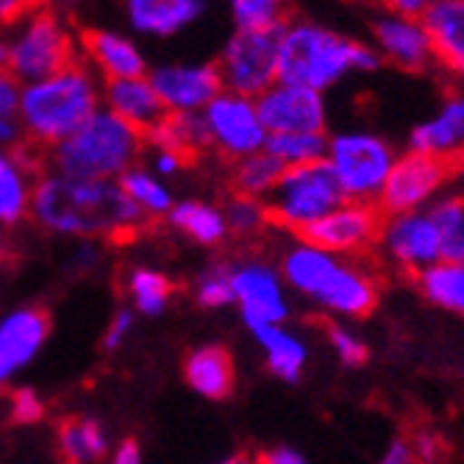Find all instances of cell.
I'll return each mask as SVG.
<instances>
[{
	"instance_id": "1",
	"label": "cell",
	"mask_w": 464,
	"mask_h": 464,
	"mask_svg": "<svg viewBox=\"0 0 464 464\" xmlns=\"http://www.w3.org/2000/svg\"><path fill=\"white\" fill-rule=\"evenodd\" d=\"M39 228L75 239H134L150 220L125 195L117 179H78L42 167L31 215Z\"/></svg>"
},
{
	"instance_id": "2",
	"label": "cell",
	"mask_w": 464,
	"mask_h": 464,
	"mask_svg": "<svg viewBox=\"0 0 464 464\" xmlns=\"http://www.w3.org/2000/svg\"><path fill=\"white\" fill-rule=\"evenodd\" d=\"M101 106L103 78L87 59H78L45 78L28 81L20 92V122L25 140L45 153L81 129Z\"/></svg>"
},
{
	"instance_id": "3",
	"label": "cell",
	"mask_w": 464,
	"mask_h": 464,
	"mask_svg": "<svg viewBox=\"0 0 464 464\" xmlns=\"http://www.w3.org/2000/svg\"><path fill=\"white\" fill-rule=\"evenodd\" d=\"M145 131L101 106L87 122L45 150V167L78 179H120L140 161Z\"/></svg>"
},
{
	"instance_id": "4",
	"label": "cell",
	"mask_w": 464,
	"mask_h": 464,
	"mask_svg": "<svg viewBox=\"0 0 464 464\" xmlns=\"http://www.w3.org/2000/svg\"><path fill=\"white\" fill-rule=\"evenodd\" d=\"M382 64L370 48L343 39L320 25L286 23L278 36V81L325 90L345 70H375Z\"/></svg>"
},
{
	"instance_id": "5",
	"label": "cell",
	"mask_w": 464,
	"mask_h": 464,
	"mask_svg": "<svg viewBox=\"0 0 464 464\" xmlns=\"http://www.w3.org/2000/svg\"><path fill=\"white\" fill-rule=\"evenodd\" d=\"M81 59V42L59 12L39 4L12 25L9 34V72L20 81L45 78Z\"/></svg>"
},
{
	"instance_id": "6",
	"label": "cell",
	"mask_w": 464,
	"mask_h": 464,
	"mask_svg": "<svg viewBox=\"0 0 464 464\" xmlns=\"http://www.w3.org/2000/svg\"><path fill=\"white\" fill-rule=\"evenodd\" d=\"M345 200V189L336 179L328 159H314L304 164H289L273 192L265 198L267 223L276 228H289L292 234L312 220L328 215Z\"/></svg>"
},
{
	"instance_id": "7",
	"label": "cell",
	"mask_w": 464,
	"mask_h": 464,
	"mask_svg": "<svg viewBox=\"0 0 464 464\" xmlns=\"http://www.w3.org/2000/svg\"><path fill=\"white\" fill-rule=\"evenodd\" d=\"M464 176V142L450 150H414L395 159L392 170L378 192L384 212L401 215L429 200L445 181Z\"/></svg>"
},
{
	"instance_id": "8",
	"label": "cell",
	"mask_w": 464,
	"mask_h": 464,
	"mask_svg": "<svg viewBox=\"0 0 464 464\" xmlns=\"http://www.w3.org/2000/svg\"><path fill=\"white\" fill-rule=\"evenodd\" d=\"M390 215L382 208V203L375 200H356L345 198L336 208H331L328 215L312 220L309 226L295 231V237H301V242L317 245L331 253H345V256H370L375 245L384 239Z\"/></svg>"
},
{
	"instance_id": "9",
	"label": "cell",
	"mask_w": 464,
	"mask_h": 464,
	"mask_svg": "<svg viewBox=\"0 0 464 464\" xmlns=\"http://www.w3.org/2000/svg\"><path fill=\"white\" fill-rule=\"evenodd\" d=\"M284 28H237L215 62L223 90L259 98L278 81V36Z\"/></svg>"
},
{
	"instance_id": "10",
	"label": "cell",
	"mask_w": 464,
	"mask_h": 464,
	"mask_svg": "<svg viewBox=\"0 0 464 464\" xmlns=\"http://www.w3.org/2000/svg\"><path fill=\"white\" fill-rule=\"evenodd\" d=\"M328 161L345 189V198L375 200L392 170L395 156L378 137L343 134L328 145Z\"/></svg>"
},
{
	"instance_id": "11",
	"label": "cell",
	"mask_w": 464,
	"mask_h": 464,
	"mask_svg": "<svg viewBox=\"0 0 464 464\" xmlns=\"http://www.w3.org/2000/svg\"><path fill=\"white\" fill-rule=\"evenodd\" d=\"M203 120L208 125L212 148H218L231 161L265 150V142L270 137L267 125L259 117L256 98L231 90H223L208 101V106L203 109Z\"/></svg>"
},
{
	"instance_id": "12",
	"label": "cell",
	"mask_w": 464,
	"mask_h": 464,
	"mask_svg": "<svg viewBox=\"0 0 464 464\" xmlns=\"http://www.w3.org/2000/svg\"><path fill=\"white\" fill-rule=\"evenodd\" d=\"M256 109L267 131H323L325 109L320 90L276 81L256 98Z\"/></svg>"
},
{
	"instance_id": "13",
	"label": "cell",
	"mask_w": 464,
	"mask_h": 464,
	"mask_svg": "<svg viewBox=\"0 0 464 464\" xmlns=\"http://www.w3.org/2000/svg\"><path fill=\"white\" fill-rule=\"evenodd\" d=\"M167 111H203L223 92L218 64H161L148 72Z\"/></svg>"
},
{
	"instance_id": "14",
	"label": "cell",
	"mask_w": 464,
	"mask_h": 464,
	"mask_svg": "<svg viewBox=\"0 0 464 464\" xmlns=\"http://www.w3.org/2000/svg\"><path fill=\"white\" fill-rule=\"evenodd\" d=\"M48 334L51 320L42 309L20 306L0 317V390L36 359Z\"/></svg>"
},
{
	"instance_id": "15",
	"label": "cell",
	"mask_w": 464,
	"mask_h": 464,
	"mask_svg": "<svg viewBox=\"0 0 464 464\" xmlns=\"http://www.w3.org/2000/svg\"><path fill=\"white\" fill-rule=\"evenodd\" d=\"M39 161L45 167L42 150L28 142L17 150H0V226H17L31 215Z\"/></svg>"
},
{
	"instance_id": "16",
	"label": "cell",
	"mask_w": 464,
	"mask_h": 464,
	"mask_svg": "<svg viewBox=\"0 0 464 464\" xmlns=\"http://www.w3.org/2000/svg\"><path fill=\"white\" fill-rule=\"evenodd\" d=\"M384 239L390 245V253L406 267V273H417L437 259H442V239L440 228L431 215L401 212L387 220Z\"/></svg>"
},
{
	"instance_id": "17",
	"label": "cell",
	"mask_w": 464,
	"mask_h": 464,
	"mask_svg": "<svg viewBox=\"0 0 464 464\" xmlns=\"http://www.w3.org/2000/svg\"><path fill=\"white\" fill-rule=\"evenodd\" d=\"M234 301L242 309L245 323H281L286 304L276 273L265 265H234L231 267Z\"/></svg>"
},
{
	"instance_id": "18",
	"label": "cell",
	"mask_w": 464,
	"mask_h": 464,
	"mask_svg": "<svg viewBox=\"0 0 464 464\" xmlns=\"http://www.w3.org/2000/svg\"><path fill=\"white\" fill-rule=\"evenodd\" d=\"M78 42H81V59H87L103 81L148 72V62L131 36H122L106 28H90L78 36Z\"/></svg>"
},
{
	"instance_id": "19",
	"label": "cell",
	"mask_w": 464,
	"mask_h": 464,
	"mask_svg": "<svg viewBox=\"0 0 464 464\" xmlns=\"http://www.w3.org/2000/svg\"><path fill=\"white\" fill-rule=\"evenodd\" d=\"M208 0H125V20L142 36H176L203 17Z\"/></svg>"
},
{
	"instance_id": "20",
	"label": "cell",
	"mask_w": 464,
	"mask_h": 464,
	"mask_svg": "<svg viewBox=\"0 0 464 464\" xmlns=\"http://www.w3.org/2000/svg\"><path fill=\"white\" fill-rule=\"evenodd\" d=\"M103 106L129 120L137 129L148 131L167 114L150 75H131V78H109L103 81Z\"/></svg>"
},
{
	"instance_id": "21",
	"label": "cell",
	"mask_w": 464,
	"mask_h": 464,
	"mask_svg": "<svg viewBox=\"0 0 464 464\" xmlns=\"http://www.w3.org/2000/svg\"><path fill=\"white\" fill-rule=\"evenodd\" d=\"M434 56L453 72H464V0H431L420 14Z\"/></svg>"
},
{
	"instance_id": "22",
	"label": "cell",
	"mask_w": 464,
	"mask_h": 464,
	"mask_svg": "<svg viewBox=\"0 0 464 464\" xmlns=\"http://www.w3.org/2000/svg\"><path fill=\"white\" fill-rule=\"evenodd\" d=\"M375 36H378L382 51L390 56V62L409 72H423L434 56L423 23H414V17L395 14V17L378 20Z\"/></svg>"
},
{
	"instance_id": "23",
	"label": "cell",
	"mask_w": 464,
	"mask_h": 464,
	"mask_svg": "<svg viewBox=\"0 0 464 464\" xmlns=\"http://www.w3.org/2000/svg\"><path fill=\"white\" fill-rule=\"evenodd\" d=\"M375 270H364L356 265L336 267L331 281L320 289L317 301L325 304L331 312L351 314V317H367L378 306V284Z\"/></svg>"
},
{
	"instance_id": "24",
	"label": "cell",
	"mask_w": 464,
	"mask_h": 464,
	"mask_svg": "<svg viewBox=\"0 0 464 464\" xmlns=\"http://www.w3.org/2000/svg\"><path fill=\"white\" fill-rule=\"evenodd\" d=\"M184 375H187V384L198 395L212 398V401H223L234 390V362H231V353L220 345H206V348L192 351L187 356Z\"/></svg>"
},
{
	"instance_id": "25",
	"label": "cell",
	"mask_w": 464,
	"mask_h": 464,
	"mask_svg": "<svg viewBox=\"0 0 464 464\" xmlns=\"http://www.w3.org/2000/svg\"><path fill=\"white\" fill-rule=\"evenodd\" d=\"M56 440H59L62 459L72 464H90V461L109 459V450H111L106 429L95 417H83V414L67 417L64 423H59Z\"/></svg>"
},
{
	"instance_id": "26",
	"label": "cell",
	"mask_w": 464,
	"mask_h": 464,
	"mask_svg": "<svg viewBox=\"0 0 464 464\" xmlns=\"http://www.w3.org/2000/svg\"><path fill=\"white\" fill-rule=\"evenodd\" d=\"M247 328L259 340V345L267 351L270 370L289 384L298 382L301 370L306 364V348L295 340L292 334H286L278 323H250Z\"/></svg>"
},
{
	"instance_id": "27",
	"label": "cell",
	"mask_w": 464,
	"mask_h": 464,
	"mask_svg": "<svg viewBox=\"0 0 464 464\" xmlns=\"http://www.w3.org/2000/svg\"><path fill=\"white\" fill-rule=\"evenodd\" d=\"M167 220H170L173 228H179L181 234H187L189 239H195L200 245H218L228 234L223 208H215L200 200L173 203V208L167 212Z\"/></svg>"
},
{
	"instance_id": "28",
	"label": "cell",
	"mask_w": 464,
	"mask_h": 464,
	"mask_svg": "<svg viewBox=\"0 0 464 464\" xmlns=\"http://www.w3.org/2000/svg\"><path fill=\"white\" fill-rule=\"evenodd\" d=\"M286 164L281 159H276L267 150H256L250 156H242L234 161L231 170V189L239 195H250V198H267L273 192V187L278 184V179L284 176Z\"/></svg>"
},
{
	"instance_id": "29",
	"label": "cell",
	"mask_w": 464,
	"mask_h": 464,
	"mask_svg": "<svg viewBox=\"0 0 464 464\" xmlns=\"http://www.w3.org/2000/svg\"><path fill=\"white\" fill-rule=\"evenodd\" d=\"M417 286L437 306H445L456 314H464V265L442 262L417 270Z\"/></svg>"
},
{
	"instance_id": "30",
	"label": "cell",
	"mask_w": 464,
	"mask_h": 464,
	"mask_svg": "<svg viewBox=\"0 0 464 464\" xmlns=\"http://www.w3.org/2000/svg\"><path fill=\"white\" fill-rule=\"evenodd\" d=\"M464 142V98H450L442 114L411 134L414 150H450Z\"/></svg>"
},
{
	"instance_id": "31",
	"label": "cell",
	"mask_w": 464,
	"mask_h": 464,
	"mask_svg": "<svg viewBox=\"0 0 464 464\" xmlns=\"http://www.w3.org/2000/svg\"><path fill=\"white\" fill-rule=\"evenodd\" d=\"M120 187L125 189V195H129L137 206L140 212L153 223L159 218H167V212L173 208V195L170 189H167L161 184L159 176H153L150 170H142V167H131V170H125L120 179Z\"/></svg>"
},
{
	"instance_id": "32",
	"label": "cell",
	"mask_w": 464,
	"mask_h": 464,
	"mask_svg": "<svg viewBox=\"0 0 464 464\" xmlns=\"http://www.w3.org/2000/svg\"><path fill=\"white\" fill-rule=\"evenodd\" d=\"M125 292H129V298L137 312L156 317L167 309V304L173 298V281L159 270L134 267L129 276H125Z\"/></svg>"
},
{
	"instance_id": "33",
	"label": "cell",
	"mask_w": 464,
	"mask_h": 464,
	"mask_svg": "<svg viewBox=\"0 0 464 464\" xmlns=\"http://www.w3.org/2000/svg\"><path fill=\"white\" fill-rule=\"evenodd\" d=\"M265 150L289 167V164L325 159L328 142H325L323 131H273L265 142Z\"/></svg>"
},
{
	"instance_id": "34",
	"label": "cell",
	"mask_w": 464,
	"mask_h": 464,
	"mask_svg": "<svg viewBox=\"0 0 464 464\" xmlns=\"http://www.w3.org/2000/svg\"><path fill=\"white\" fill-rule=\"evenodd\" d=\"M442 239V262L464 265V198L442 200L431 208Z\"/></svg>"
},
{
	"instance_id": "35",
	"label": "cell",
	"mask_w": 464,
	"mask_h": 464,
	"mask_svg": "<svg viewBox=\"0 0 464 464\" xmlns=\"http://www.w3.org/2000/svg\"><path fill=\"white\" fill-rule=\"evenodd\" d=\"M237 28H284L292 23L286 0H228Z\"/></svg>"
},
{
	"instance_id": "36",
	"label": "cell",
	"mask_w": 464,
	"mask_h": 464,
	"mask_svg": "<svg viewBox=\"0 0 464 464\" xmlns=\"http://www.w3.org/2000/svg\"><path fill=\"white\" fill-rule=\"evenodd\" d=\"M226 223H228V234L242 237V239L259 234L265 226H270L267 212H265V200L234 192V198L226 206Z\"/></svg>"
},
{
	"instance_id": "37",
	"label": "cell",
	"mask_w": 464,
	"mask_h": 464,
	"mask_svg": "<svg viewBox=\"0 0 464 464\" xmlns=\"http://www.w3.org/2000/svg\"><path fill=\"white\" fill-rule=\"evenodd\" d=\"M195 298L208 306V309H220L226 304L234 301V286H231V267L228 265H220V267H212L200 281H198V289H195Z\"/></svg>"
},
{
	"instance_id": "38",
	"label": "cell",
	"mask_w": 464,
	"mask_h": 464,
	"mask_svg": "<svg viewBox=\"0 0 464 464\" xmlns=\"http://www.w3.org/2000/svg\"><path fill=\"white\" fill-rule=\"evenodd\" d=\"M42 417H45V403L34 390L20 387L12 392V420L17 426H36Z\"/></svg>"
},
{
	"instance_id": "39",
	"label": "cell",
	"mask_w": 464,
	"mask_h": 464,
	"mask_svg": "<svg viewBox=\"0 0 464 464\" xmlns=\"http://www.w3.org/2000/svg\"><path fill=\"white\" fill-rule=\"evenodd\" d=\"M325 334H328L331 345L336 348V353H340V359H343L345 364L359 367V364H364V362H367V348L356 340L353 334L343 331L340 325H334V323H328V325H325Z\"/></svg>"
},
{
	"instance_id": "40",
	"label": "cell",
	"mask_w": 464,
	"mask_h": 464,
	"mask_svg": "<svg viewBox=\"0 0 464 464\" xmlns=\"http://www.w3.org/2000/svg\"><path fill=\"white\" fill-rule=\"evenodd\" d=\"M134 331V312L131 309H117L114 317L109 320L106 325V334H103V348L106 351H117L125 340H129V334Z\"/></svg>"
},
{
	"instance_id": "41",
	"label": "cell",
	"mask_w": 464,
	"mask_h": 464,
	"mask_svg": "<svg viewBox=\"0 0 464 464\" xmlns=\"http://www.w3.org/2000/svg\"><path fill=\"white\" fill-rule=\"evenodd\" d=\"M20 92H23V83L4 70L0 72V120H9V117H20Z\"/></svg>"
},
{
	"instance_id": "42",
	"label": "cell",
	"mask_w": 464,
	"mask_h": 464,
	"mask_svg": "<svg viewBox=\"0 0 464 464\" xmlns=\"http://www.w3.org/2000/svg\"><path fill=\"white\" fill-rule=\"evenodd\" d=\"M36 4H39V0H0V28H12Z\"/></svg>"
},
{
	"instance_id": "43",
	"label": "cell",
	"mask_w": 464,
	"mask_h": 464,
	"mask_svg": "<svg viewBox=\"0 0 464 464\" xmlns=\"http://www.w3.org/2000/svg\"><path fill=\"white\" fill-rule=\"evenodd\" d=\"M189 161L176 153V150H164V148H156V156H153V170L156 176H176L181 167H187Z\"/></svg>"
},
{
	"instance_id": "44",
	"label": "cell",
	"mask_w": 464,
	"mask_h": 464,
	"mask_svg": "<svg viewBox=\"0 0 464 464\" xmlns=\"http://www.w3.org/2000/svg\"><path fill=\"white\" fill-rule=\"evenodd\" d=\"M378 6L390 9L392 14H401V17H420L426 12V6L431 4V0H375Z\"/></svg>"
},
{
	"instance_id": "45",
	"label": "cell",
	"mask_w": 464,
	"mask_h": 464,
	"mask_svg": "<svg viewBox=\"0 0 464 464\" xmlns=\"http://www.w3.org/2000/svg\"><path fill=\"white\" fill-rule=\"evenodd\" d=\"M83 242H87V245H81V247L75 250L72 267H75L78 273H90V270L98 265V259H101V250H98L95 239H83Z\"/></svg>"
},
{
	"instance_id": "46",
	"label": "cell",
	"mask_w": 464,
	"mask_h": 464,
	"mask_svg": "<svg viewBox=\"0 0 464 464\" xmlns=\"http://www.w3.org/2000/svg\"><path fill=\"white\" fill-rule=\"evenodd\" d=\"M111 461L114 464H140L142 461V450L137 440H122L111 448Z\"/></svg>"
},
{
	"instance_id": "47",
	"label": "cell",
	"mask_w": 464,
	"mask_h": 464,
	"mask_svg": "<svg viewBox=\"0 0 464 464\" xmlns=\"http://www.w3.org/2000/svg\"><path fill=\"white\" fill-rule=\"evenodd\" d=\"M262 461H270V464H301L304 456L301 453H292L289 448H276V450H267L259 456Z\"/></svg>"
},
{
	"instance_id": "48",
	"label": "cell",
	"mask_w": 464,
	"mask_h": 464,
	"mask_svg": "<svg viewBox=\"0 0 464 464\" xmlns=\"http://www.w3.org/2000/svg\"><path fill=\"white\" fill-rule=\"evenodd\" d=\"M417 456H414V448H411V442H406V440H398V442H392V448H390V453H387V461L390 464H395V461H414Z\"/></svg>"
},
{
	"instance_id": "49",
	"label": "cell",
	"mask_w": 464,
	"mask_h": 464,
	"mask_svg": "<svg viewBox=\"0 0 464 464\" xmlns=\"http://www.w3.org/2000/svg\"><path fill=\"white\" fill-rule=\"evenodd\" d=\"M9 70V36L0 31V72Z\"/></svg>"
},
{
	"instance_id": "50",
	"label": "cell",
	"mask_w": 464,
	"mask_h": 464,
	"mask_svg": "<svg viewBox=\"0 0 464 464\" xmlns=\"http://www.w3.org/2000/svg\"><path fill=\"white\" fill-rule=\"evenodd\" d=\"M4 253H6V234L0 228V259H4Z\"/></svg>"
},
{
	"instance_id": "51",
	"label": "cell",
	"mask_w": 464,
	"mask_h": 464,
	"mask_svg": "<svg viewBox=\"0 0 464 464\" xmlns=\"http://www.w3.org/2000/svg\"><path fill=\"white\" fill-rule=\"evenodd\" d=\"M48 4H75V0H48Z\"/></svg>"
}]
</instances>
